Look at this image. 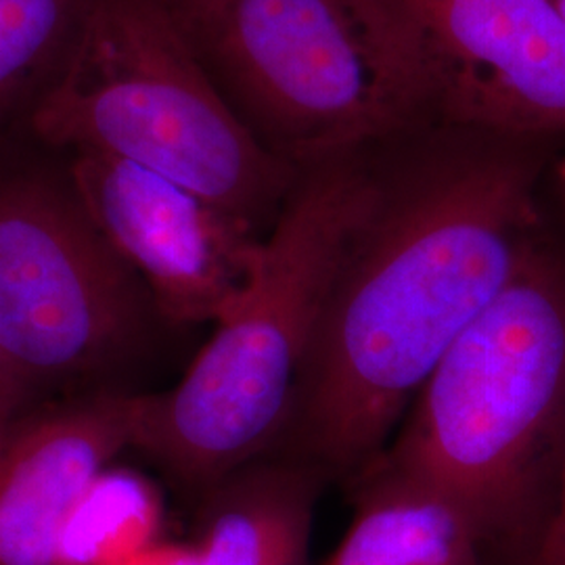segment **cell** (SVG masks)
<instances>
[{"label": "cell", "mask_w": 565, "mask_h": 565, "mask_svg": "<svg viewBox=\"0 0 565 565\" xmlns=\"http://www.w3.org/2000/svg\"><path fill=\"white\" fill-rule=\"evenodd\" d=\"M147 294L74 191L0 186V345L28 382L114 361L141 329Z\"/></svg>", "instance_id": "obj_6"}, {"label": "cell", "mask_w": 565, "mask_h": 565, "mask_svg": "<svg viewBox=\"0 0 565 565\" xmlns=\"http://www.w3.org/2000/svg\"><path fill=\"white\" fill-rule=\"evenodd\" d=\"M135 396L105 394L20 419L0 443V565H63L70 522L132 448Z\"/></svg>", "instance_id": "obj_9"}, {"label": "cell", "mask_w": 565, "mask_h": 565, "mask_svg": "<svg viewBox=\"0 0 565 565\" xmlns=\"http://www.w3.org/2000/svg\"><path fill=\"white\" fill-rule=\"evenodd\" d=\"M565 440V270L530 249L415 396L387 465L452 497L488 553L527 543Z\"/></svg>", "instance_id": "obj_3"}, {"label": "cell", "mask_w": 565, "mask_h": 565, "mask_svg": "<svg viewBox=\"0 0 565 565\" xmlns=\"http://www.w3.org/2000/svg\"><path fill=\"white\" fill-rule=\"evenodd\" d=\"M422 49L429 97L455 120L565 130V21L551 0H392Z\"/></svg>", "instance_id": "obj_8"}, {"label": "cell", "mask_w": 565, "mask_h": 565, "mask_svg": "<svg viewBox=\"0 0 565 565\" xmlns=\"http://www.w3.org/2000/svg\"><path fill=\"white\" fill-rule=\"evenodd\" d=\"M520 163L446 172L382 210L324 303L281 440L321 473L364 471L448 348L505 289L532 249Z\"/></svg>", "instance_id": "obj_1"}, {"label": "cell", "mask_w": 565, "mask_h": 565, "mask_svg": "<svg viewBox=\"0 0 565 565\" xmlns=\"http://www.w3.org/2000/svg\"><path fill=\"white\" fill-rule=\"evenodd\" d=\"M323 473L256 459L205 490L195 565H308Z\"/></svg>", "instance_id": "obj_10"}, {"label": "cell", "mask_w": 565, "mask_h": 565, "mask_svg": "<svg viewBox=\"0 0 565 565\" xmlns=\"http://www.w3.org/2000/svg\"><path fill=\"white\" fill-rule=\"evenodd\" d=\"M72 191L177 323H218L252 279L260 239L252 223L135 163L76 153Z\"/></svg>", "instance_id": "obj_7"}, {"label": "cell", "mask_w": 565, "mask_h": 565, "mask_svg": "<svg viewBox=\"0 0 565 565\" xmlns=\"http://www.w3.org/2000/svg\"><path fill=\"white\" fill-rule=\"evenodd\" d=\"M207 32L243 95L303 149L363 141L431 99L392 0H233Z\"/></svg>", "instance_id": "obj_5"}, {"label": "cell", "mask_w": 565, "mask_h": 565, "mask_svg": "<svg viewBox=\"0 0 565 565\" xmlns=\"http://www.w3.org/2000/svg\"><path fill=\"white\" fill-rule=\"evenodd\" d=\"M86 0H0V109L63 60Z\"/></svg>", "instance_id": "obj_12"}, {"label": "cell", "mask_w": 565, "mask_h": 565, "mask_svg": "<svg viewBox=\"0 0 565 565\" xmlns=\"http://www.w3.org/2000/svg\"><path fill=\"white\" fill-rule=\"evenodd\" d=\"M553 4H555V9L559 11V15H562V20L565 21V0H551Z\"/></svg>", "instance_id": "obj_16"}, {"label": "cell", "mask_w": 565, "mask_h": 565, "mask_svg": "<svg viewBox=\"0 0 565 565\" xmlns=\"http://www.w3.org/2000/svg\"><path fill=\"white\" fill-rule=\"evenodd\" d=\"M30 384L18 364L11 361V356L0 345V443L11 431V427L18 424V408L25 385Z\"/></svg>", "instance_id": "obj_14"}, {"label": "cell", "mask_w": 565, "mask_h": 565, "mask_svg": "<svg viewBox=\"0 0 565 565\" xmlns=\"http://www.w3.org/2000/svg\"><path fill=\"white\" fill-rule=\"evenodd\" d=\"M359 488L327 565H488L478 525L440 488L382 463L364 469Z\"/></svg>", "instance_id": "obj_11"}, {"label": "cell", "mask_w": 565, "mask_h": 565, "mask_svg": "<svg viewBox=\"0 0 565 565\" xmlns=\"http://www.w3.org/2000/svg\"><path fill=\"white\" fill-rule=\"evenodd\" d=\"M553 484V505L530 543L525 565H565V440Z\"/></svg>", "instance_id": "obj_13"}, {"label": "cell", "mask_w": 565, "mask_h": 565, "mask_svg": "<svg viewBox=\"0 0 565 565\" xmlns=\"http://www.w3.org/2000/svg\"><path fill=\"white\" fill-rule=\"evenodd\" d=\"M32 114L44 141L141 166L252 223L281 170L223 102L163 0H86Z\"/></svg>", "instance_id": "obj_4"}, {"label": "cell", "mask_w": 565, "mask_h": 565, "mask_svg": "<svg viewBox=\"0 0 565 565\" xmlns=\"http://www.w3.org/2000/svg\"><path fill=\"white\" fill-rule=\"evenodd\" d=\"M382 205L377 186L345 166L306 182L181 382L135 396L132 448L210 490L281 443L331 287Z\"/></svg>", "instance_id": "obj_2"}, {"label": "cell", "mask_w": 565, "mask_h": 565, "mask_svg": "<svg viewBox=\"0 0 565 565\" xmlns=\"http://www.w3.org/2000/svg\"><path fill=\"white\" fill-rule=\"evenodd\" d=\"M231 2L233 0H177L186 20L193 21L195 25H202L203 30H210Z\"/></svg>", "instance_id": "obj_15"}]
</instances>
